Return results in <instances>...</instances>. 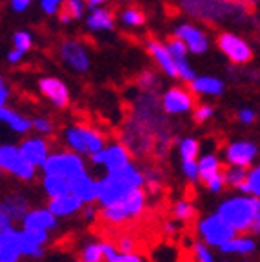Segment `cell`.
Returning <instances> with one entry per match:
<instances>
[{
  "mask_svg": "<svg viewBox=\"0 0 260 262\" xmlns=\"http://www.w3.org/2000/svg\"><path fill=\"white\" fill-rule=\"evenodd\" d=\"M226 90L222 78L213 75H197L195 80L189 84V91L195 97H220Z\"/></svg>",
  "mask_w": 260,
  "mask_h": 262,
  "instance_id": "21",
  "label": "cell"
},
{
  "mask_svg": "<svg viewBox=\"0 0 260 262\" xmlns=\"http://www.w3.org/2000/svg\"><path fill=\"white\" fill-rule=\"evenodd\" d=\"M64 4H66V0H40V9L46 15L53 16L62 11Z\"/></svg>",
  "mask_w": 260,
  "mask_h": 262,
  "instance_id": "46",
  "label": "cell"
},
{
  "mask_svg": "<svg viewBox=\"0 0 260 262\" xmlns=\"http://www.w3.org/2000/svg\"><path fill=\"white\" fill-rule=\"evenodd\" d=\"M260 149L256 142L253 140H233L228 146L224 147V159L229 166H236V168H251L253 162L258 157Z\"/></svg>",
  "mask_w": 260,
  "mask_h": 262,
  "instance_id": "12",
  "label": "cell"
},
{
  "mask_svg": "<svg viewBox=\"0 0 260 262\" xmlns=\"http://www.w3.org/2000/svg\"><path fill=\"white\" fill-rule=\"evenodd\" d=\"M98 180H100V195H98L100 208L117 204L122 199H126L131 191L146 186L144 169L135 166L133 162L127 164L126 168H122L117 173H106Z\"/></svg>",
  "mask_w": 260,
  "mask_h": 262,
  "instance_id": "1",
  "label": "cell"
},
{
  "mask_svg": "<svg viewBox=\"0 0 260 262\" xmlns=\"http://www.w3.org/2000/svg\"><path fill=\"white\" fill-rule=\"evenodd\" d=\"M58 58L75 73H88L91 70V55L80 40L68 38L58 46Z\"/></svg>",
  "mask_w": 260,
  "mask_h": 262,
  "instance_id": "10",
  "label": "cell"
},
{
  "mask_svg": "<svg viewBox=\"0 0 260 262\" xmlns=\"http://www.w3.org/2000/svg\"><path fill=\"white\" fill-rule=\"evenodd\" d=\"M173 38H179L180 42H184L189 55H195V57L207 53L209 46H211V40H209V35H207L206 29H202L197 24H191V22L177 24L173 28Z\"/></svg>",
  "mask_w": 260,
  "mask_h": 262,
  "instance_id": "9",
  "label": "cell"
},
{
  "mask_svg": "<svg viewBox=\"0 0 260 262\" xmlns=\"http://www.w3.org/2000/svg\"><path fill=\"white\" fill-rule=\"evenodd\" d=\"M33 48V35L29 31H16L13 35V49L20 51V53H28Z\"/></svg>",
  "mask_w": 260,
  "mask_h": 262,
  "instance_id": "38",
  "label": "cell"
},
{
  "mask_svg": "<svg viewBox=\"0 0 260 262\" xmlns=\"http://www.w3.org/2000/svg\"><path fill=\"white\" fill-rule=\"evenodd\" d=\"M104 262H146L140 253H122L113 242H104Z\"/></svg>",
  "mask_w": 260,
  "mask_h": 262,
  "instance_id": "30",
  "label": "cell"
},
{
  "mask_svg": "<svg viewBox=\"0 0 260 262\" xmlns=\"http://www.w3.org/2000/svg\"><path fill=\"white\" fill-rule=\"evenodd\" d=\"M180 229V222H177L175 219H171V221H166L162 226V231L166 235H177Z\"/></svg>",
  "mask_w": 260,
  "mask_h": 262,
  "instance_id": "52",
  "label": "cell"
},
{
  "mask_svg": "<svg viewBox=\"0 0 260 262\" xmlns=\"http://www.w3.org/2000/svg\"><path fill=\"white\" fill-rule=\"evenodd\" d=\"M35 0H9V8L15 13H24L31 8V4Z\"/></svg>",
  "mask_w": 260,
  "mask_h": 262,
  "instance_id": "51",
  "label": "cell"
},
{
  "mask_svg": "<svg viewBox=\"0 0 260 262\" xmlns=\"http://www.w3.org/2000/svg\"><path fill=\"white\" fill-rule=\"evenodd\" d=\"M38 91L58 110H64L71 102L68 84L58 77H42L38 80Z\"/></svg>",
  "mask_w": 260,
  "mask_h": 262,
  "instance_id": "14",
  "label": "cell"
},
{
  "mask_svg": "<svg viewBox=\"0 0 260 262\" xmlns=\"http://www.w3.org/2000/svg\"><path fill=\"white\" fill-rule=\"evenodd\" d=\"M239 191L260 199V164H258V166H255V168L249 169V171H248V180H246L244 186H240Z\"/></svg>",
  "mask_w": 260,
  "mask_h": 262,
  "instance_id": "34",
  "label": "cell"
},
{
  "mask_svg": "<svg viewBox=\"0 0 260 262\" xmlns=\"http://www.w3.org/2000/svg\"><path fill=\"white\" fill-rule=\"evenodd\" d=\"M58 22H60L62 26H69L71 22H73V18L68 15V13H64V11H60L58 13Z\"/></svg>",
  "mask_w": 260,
  "mask_h": 262,
  "instance_id": "57",
  "label": "cell"
},
{
  "mask_svg": "<svg viewBox=\"0 0 260 262\" xmlns=\"http://www.w3.org/2000/svg\"><path fill=\"white\" fill-rule=\"evenodd\" d=\"M0 262H2V260H0Z\"/></svg>",
  "mask_w": 260,
  "mask_h": 262,
  "instance_id": "62",
  "label": "cell"
},
{
  "mask_svg": "<svg viewBox=\"0 0 260 262\" xmlns=\"http://www.w3.org/2000/svg\"><path fill=\"white\" fill-rule=\"evenodd\" d=\"M216 215L228 222L236 233H244L249 231L256 215H260V199L251 195L229 196L219 204Z\"/></svg>",
  "mask_w": 260,
  "mask_h": 262,
  "instance_id": "2",
  "label": "cell"
},
{
  "mask_svg": "<svg viewBox=\"0 0 260 262\" xmlns=\"http://www.w3.org/2000/svg\"><path fill=\"white\" fill-rule=\"evenodd\" d=\"M0 175H2V169H0Z\"/></svg>",
  "mask_w": 260,
  "mask_h": 262,
  "instance_id": "59",
  "label": "cell"
},
{
  "mask_svg": "<svg viewBox=\"0 0 260 262\" xmlns=\"http://www.w3.org/2000/svg\"><path fill=\"white\" fill-rule=\"evenodd\" d=\"M22 228L24 229H38V231H51L57 228V217L49 211L48 208H35L26 213L22 219Z\"/></svg>",
  "mask_w": 260,
  "mask_h": 262,
  "instance_id": "20",
  "label": "cell"
},
{
  "mask_svg": "<svg viewBox=\"0 0 260 262\" xmlns=\"http://www.w3.org/2000/svg\"><path fill=\"white\" fill-rule=\"evenodd\" d=\"M204 186H206L207 191H211V193H220L224 188H226V180H224V171L219 173V175L211 177V179H207L206 182H202Z\"/></svg>",
  "mask_w": 260,
  "mask_h": 262,
  "instance_id": "47",
  "label": "cell"
},
{
  "mask_svg": "<svg viewBox=\"0 0 260 262\" xmlns=\"http://www.w3.org/2000/svg\"><path fill=\"white\" fill-rule=\"evenodd\" d=\"M224 4H240L242 0H222Z\"/></svg>",
  "mask_w": 260,
  "mask_h": 262,
  "instance_id": "58",
  "label": "cell"
},
{
  "mask_svg": "<svg viewBox=\"0 0 260 262\" xmlns=\"http://www.w3.org/2000/svg\"><path fill=\"white\" fill-rule=\"evenodd\" d=\"M85 6H88V9H93V8H106L107 2H111V0H84Z\"/></svg>",
  "mask_w": 260,
  "mask_h": 262,
  "instance_id": "55",
  "label": "cell"
},
{
  "mask_svg": "<svg viewBox=\"0 0 260 262\" xmlns=\"http://www.w3.org/2000/svg\"><path fill=\"white\" fill-rule=\"evenodd\" d=\"M146 51L155 60L157 68L160 70V73L166 75L167 78H173V80L179 78V75H177V62H175V58L169 55V51H167L166 42L151 38V40H147V44H146Z\"/></svg>",
  "mask_w": 260,
  "mask_h": 262,
  "instance_id": "15",
  "label": "cell"
},
{
  "mask_svg": "<svg viewBox=\"0 0 260 262\" xmlns=\"http://www.w3.org/2000/svg\"><path fill=\"white\" fill-rule=\"evenodd\" d=\"M71 193L77 196L78 201L84 202L85 206L98 202V195H100V180L93 179L91 175H82L71 182Z\"/></svg>",
  "mask_w": 260,
  "mask_h": 262,
  "instance_id": "18",
  "label": "cell"
},
{
  "mask_svg": "<svg viewBox=\"0 0 260 262\" xmlns=\"http://www.w3.org/2000/svg\"><path fill=\"white\" fill-rule=\"evenodd\" d=\"M18 149L24 155V159L28 160L31 166L35 168H44L46 160L51 155V146H49L48 139L40 135H33L26 137L20 144H18Z\"/></svg>",
  "mask_w": 260,
  "mask_h": 262,
  "instance_id": "13",
  "label": "cell"
},
{
  "mask_svg": "<svg viewBox=\"0 0 260 262\" xmlns=\"http://www.w3.org/2000/svg\"><path fill=\"white\" fill-rule=\"evenodd\" d=\"M182 175L189 182H199V160H182Z\"/></svg>",
  "mask_w": 260,
  "mask_h": 262,
  "instance_id": "44",
  "label": "cell"
},
{
  "mask_svg": "<svg viewBox=\"0 0 260 262\" xmlns=\"http://www.w3.org/2000/svg\"><path fill=\"white\" fill-rule=\"evenodd\" d=\"M159 82H160V77H159V73H155V71H149V70H146V71H142L140 73V77H138V88L142 91H146V93H149V91H153L155 88L159 86Z\"/></svg>",
  "mask_w": 260,
  "mask_h": 262,
  "instance_id": "40",
  "label": "cell"
},
{
  "mask_svg": "<svg viewBox=\"0 0 260 262\" xmlns=\"http://www.w3.org/2000/svg\"><path fill=\"white\" fill-rule=\"evenodd\" d=\"M62 140L69 151L80 157H91L106 147V137L88 124H69L62 131Z\"/></svg>",
  "mask_w": 260,
  "mask_h": 262,
  "instance_id": "3",
  "label": "cell"
},
{
  "mask_svg": "<svg viewBox=\"0 0 260 262\" xmlns=\"http://www.w3.org/2000/svg\"><path fill=\"white\" fill-rule=\"evenodd\" d=\"M171 213H173V219H175L177 222H184V224H187V222L195 221L197 208L193 206L191 201L182 199V201H177L175 204H173V209H171Z\"/></svg>",
  "mask_w": 260,
  "mask_h": 262,
  "instance_id": "31",
  "label": "cell"
},
{
  "mask_svg": "<svg viewBox=\"0 0 260 262\" xmlns=\"http://www.w3.org/2000/svg\"><path fill=\"white\" fill-rule=\"evenodd\" d=\"M249 233H253V235H260V215H256L255 221H253V224L249 226Z\"/></svg>",
  "mask_w": 260,
  "mask_h": 262,
  "instance_id": "56",
  "label": "cell"
},
{
  "mask_svg": "<svg viewBox=\"0 0 260 262\" xmlns=\"http://www.w3.org/2000/svg\"><path fill=\"white\" fill-rule=\"evenodd\" d=\"M62 11L68 13L73 20H80L85 16V11H88V6H85L84 0H66L64 8Z\"/></svg>",
  "mask_w": 260,
  "mask_h": 262,
  "instance_id": "36",
  "label": "cell"
},
{
  "mask_svg": "<svg viewBox=\"0 0 260 262\" xmlns=\"http://www.w3.org/2000/svg\"><path fill=\"white\" fill-rule=\"evenodd\" d=\"M13 228V221L11 217H9L8 213H6V209L2 208V204H0V237L8 231V229Z\"/></svg>",
  "mask_w": 260,
  "mask_h": 262,
  "instance_id": "50",
  "label": "cell"
},
{
  "mask_svg": "<svg viewBox=\"0 0 260 262\" xmlns=\"http://www.w3.org/2000/svg\"><path fill=\"white\" fill-rule=\"evenodd\" d=\"M146 206H147V193L144 188H140L131 191L126 199H122L117 204L107 206V208H100L98 217H100L102 222H106L110 226H122L140 217L146 211Z\"/></svg>",
  "mask_w": 260,
  "mask_h": 262,
  "instance_id": "4",
  "label": "cell"
},
{
  "mask_svg": "<svg viewBox=\"0 0 260 262\" xmlns=\"http://www.w3.org/2000/svg\"><path fill=\"white\" fill-rule=\"evenodd\" d=\"M0 122L4 124V126H8L9 131H13L15 135H28L29 131H33L31 119L9 106L0 110Z\"/></svg>",
  "mask_w": 260,
  "mask_h": 262,
  "instance_id": "24",
  "label": "cell"
},
{
  "mask_svg": "<svg viewBox=\"0 0 260 262\" xmlns=\"http://www.w3.org/2000/svg\"><path fill=\"white\" fill-rule=\"evenodd\" d=\"M31 127H33V131L40 137H49L55 133V124L49 117H37V119H31Z\"/></svg>",
  "mask_w": 260,
  "mask_h": 262,
  "instance_id": "37",
  "label": "cell"
},
{
  "mask_svg": "<svg viewBox=\"0 0 260 262\" xmlns=\"http://www.w3.org/2000/svg\"><path fill=\"white\" fill-rule=\"evenodd\" d=\"M131 164V151L124 142H111L104 147V166L106 173H117Z\"/></svg>",
  "mask_w": 260,
  "mask_h": 262,
  "instance_id": "17",
  "label": "cell"
},
{
  "mask_svg": "<svg viewBox=\"0 0 260 262\" xmlns=\"http://www.w3.org/2000/svg\"><path fill=\"white\" fill-rule=\"evenodd\" d=\"M75 262H82V260H75Z\"/></svg>",
  "mask_w": 260,
  "mask_h": 262,
  "instance_id": "60",
  "label": "cell"
},
{
  "mask_svg": "<svg viewBox=\"0 0 260 262\" xmlns=\"http://www.w3.org/2000/svg\"><path fill=\"white\" fill-rule=\"evenodd\" d=\"M219 250L226 255H249L256 250V242L251 237H233Z\"/></svg>",
  "mask_w": 260,
  "mask_h": 262,
  "instance_id": "27",
  "label": "cell"
},
{
  "mask_svg": "<svg viewBox=\"0 0 260 262\" xmlns=\"http://www.w3.org/2000/svg\"><path fill=\"white\" fill-rule=\"evenodd\" d=\"M160 107L171 117L193 113L195 110V95L184 86H173L166 90L160 97Z\"/></svg>",
  "mask_w": 260,
  "mask_h": 262,
  "instance_id": "11",
  "label": "cell"
},
{
  "mask_svg": "<svg viewBox=\"0 0 260 262\" xmlns=\"http://www.w3.org/2000/svg\"><path fill=\"white\" fill-rule=\"evenodd\" d=\"M222 262H229V260H222Z\"/></svg>",
  "mask_w": 260,
  "mask_h": 262,
  "instance_id": "61",
  "label": "cell"
},
{
  "mask_svg": "<svg viewBox=\"0 0 260 262\" xmlns=\"http://www.w3.org/2000/svg\"><path fill=\"white\" fill-rule=\"evenodd\" d=\"M115 15L107 8H93L85 15V28L91 33H110L115 29Z\"/></svg>",
  "mask_w": 260,
  "mask_h": 262,
  "instance_id": "19",
  "label": "cell"
},
{
  "mask_svg": "<svg viewBox=\"0 0 260 262\" xmlns=\"http://www.w3.org/2000/svg\"><path fill=\"white\" fill-rule=\"evenodd\" d=\"M0 204H2L6 213L11 217V221L16 222L26 217V213L29 211V204H31V202H29V199L24 193L11 191V193H8V195L0 196Z\"/></svg>",
  "mask_w": 260,
  "mask_h": 262,
  "instance_id": "23",
  "label": "cell"
},
{
  "mask_svg": "<svg viewBox=\"0 0 260 262\" xmlns=\"http://www.w3.org/2000/svg\"><path fill=\"white\" fill-rule=\"evenodd\" d=\"M177 75H179V80L186 82V84H191L197 78V71L193 68V64L189 60H177Z\"/></svg>",
  "mask_w": 260,
  "mask_h": 262,
  "instance_id": "42",
  "label": "cell"
},
{
  "mask_svg": "<svg viewBox=\"0 0 260 262\" xmlns=\"http://www.w3.org/2000/svg\"><path fill=\"white\" fill-rule=\"evenodd\" d=\"M248 171L246 168H236V166H228L224 169V180H226V186H231V188L239 189L240 186L246 184L248 180Z\"/></svg>",
  "mask_w": 260,
  "mask_h": 262,
  "instance_id": "33",
  "label": "cell"
},
{
  "mask_svg": "<svg viewBox=\"0 0 260 262\" xmlns=\"http://www.w3.org/2000/svg\"><path fill=\"white\" fill-rule=\"evenodd\" d=\"M118 22L127 29H137L146 24V15L138 8L127 6V8H124L122 11L118 13Z\"/></svg>",
  "mask_w": 260,
  "mask_h": 262,
  "instance_id": "29",
  "label": "cell"
},
{
  "mask_svg": "<svg viewBox=\"0 0 260 262\" xmlns=\"http://www.w3.org/2000/svg\"><path fill=\"white\" fill-rule=\"evenodd\" d=\"M98 211H100V209H97L93 204H88L82 208V217H84L85 221H91V219L98 217Z\"/></svg>",
  "mask_w": 260,
  "mask_h": 262,
  "instance_id": "54",
  "label": "cell"
},
{
  "mask_svg": "<svg viewBox=\"0 0 260 262\" xmlns=\"http://www.w3.org/2000/svg\"><path fill=\"white\" fill-rule=\"evenodd\" d=\"M82 262H104V242H90L82 250Z\"/></svg>",
  "mask_w": 260,
  "mask_h": 262,
  "instance_id": "35",
  "label": "cell"
},
{
  "mask_svg": "<svg viewBox=\"0 0 260 262\" xmlns=\"http://www.w3.org/2000/svg\"><path fill=\"white\" fill-rule=\"evenodd\" d=\"M42 189L48 195L49 201L53 199H60V196L71 195V182L64 179H58V177H42Z\"/></svg>",
  "mask_w": 260,
  "mask_h": 262,
  "instance_id": "26",
  "label": "cell"
},
{
  "mask_svg": "<svg viewBox=\"0 0 260 262\" xmlns=\"http://www.w3.org/2000/svg\"><path fill=\"white\" fill-rule=\"evenodd\" d=\"M236 120H239L242 126H251L256 120V111L253 110V107H242V110H239V113H236Z\"/></svg>",
  "mask_w": 260,
  "mask_h": 262,
  "instance_id": "48",
  "label": "cell"
},
{
  "mask_svg": "<svg viewBox=\"0 0 260 262\" xmlns=\"http://www.w3.org/2000/svg\"><path fill=\"white\" fill-rule=\"evenodd\" d=\"M115 248H117L118 251H122V253H137V238L133 237L131 233H122L118 235V237H115Z\"/></svg>",
  "mask_w": 260,
  "mask_h": 262,
  "instance_id": "39",
  "label": "cell"
},
{
  "mask_svg": "<svg viewBox=\"0 0 260 262\" xmlns=\"http://www.w3.org/2000/svg\"><path fill=\"white\" fill-rule=\"evenodd\" d=\"M216 46H219L220 53L228 58L231 64L244 66L251 62L253 58V48L244 37H240L236 33L224 31L216 37Z\"/></svg>",
  "mask_w": 260,
  "mask_h": 262,
  "instance_id": "8",
  "label": "cell"
},
{
  "mask_svg": "<svg viewBox=\"0 0 260 262\" xmlns=\"http://www.w3.org/2000/svg\"><path fill=\"white\" fill-rule=\"evenodd\" d=\"M0 169L18 179L20 182H31L37 175V168L24 159L18 146L9 142L0 146Z\"/></svg>",
  "mask_w": 260,
  "mask_h": 262,
  "instance_id": "6",
  "label": "cell"
},
{
  "mask_svg": "<svg viewBox=\"0 0 260 262\" xmlns=\"http://www.w3.org/2000/svg\"><path fill=\"white\" fill-rule=\"evenodd\" d=\"M84 202H80L77 196L71 193V195L60 196V199H53L49 201L48 209L53 213L55 217H69V215H75V213L82 211L84 208Z\"/></svg>",
  "mask_w": 260,
  "mask_h": 262,
  "instance_id": "25",
  "label": "cell"
},
{
  "mask_svg": "<svg viewBox=\"0 0 260 262\" xmlns=\"http://www.w3.org/2000/svg\"><path fill=\"white\" fill-rule=\"evenodd\" d=\"M222 173V162H220L219 155L215 153H204L199 159V177L200 182H206L207 179Z\"/></svg>",
  "mask_w": 260,
  "mask_h": 262,
  "instance_id": "28",
  "label": "cell"
},
{
  "mask_svg": "<svg viewBox=\"0 0 260 262\" xmlns=\"http://www.w3.org/2000/svg\"><path fill=\"white\" fill-rule=\"evenodd\" d=\"M191 115H193V120H195L197 124H204L215 117V107H213L211 104L202 102V104H199V106H195V110H193Z\"/></svg>",
  "mask_w": 260,
  "mask_h": 262,
  "instance_id": "43",
  "label": "cell"
},
{
  "mask_svg": "<svg viewBox=\"0 0 260 262\" xmlns=\"http://www.w3.org/2000/svg\"><path fill=\"white\" fill-rule=\"evenodd\" d=\"M22 257L20 246V229H8L0 237V260L2 262H18Z\"/></svg>",
  "mask_w": 260,
  "mask_h": 262,
  "instance_id": "22",
  "label": "cell"
},
{
  "mask_svg": "<svg viewBox=\"0 0 260 262\" xmlns=\"http://www.w3.org/2000/svg\"><path fill=\"white\" fill-rule=\"evenodd\" d=\"M49 241L48 231H38V229H20V246L22 257L40 258L44 257V246Z\"/></svg>",
  "mask_w": 260,
  "mask_h": 262,
  "instance_id": "16",
  "label": "cell"
},
{
  "mask_svg": "<svg viewBox=\"0 0 260 262\" xmlns=\"http://www.w3.org/2000/svg\"><path fill=\"white\" fill-rule=\"evenodd\" d=\"M42 171L48 177H58V179L73 182L75 179L85 175L88 168H85L84 157L69 151V149H60V151H51Z\"/></svg>",
  "mask_w": 260,
  "mask_h": 262,
  "instance_id": "5",
  "label": "cell"
},
{
  "mask_svg": "<svg viewBox=\"0 0 260 262\" xmlns=\"http://www.w3.org/2000/svg\"><path fill=\"white\" fill-rule=\"evenodd\" d=\"M193 255H195L197 262H215V257H213V253L204 242H195L193 244Z\"/></svg>",
  "mask_w": 260,
  "mask_h": 262,
  "instance_id": "45",
  "label": "cell"
},
{
  "mask_svg": "<svg viewBox=\"0 0 260 262\" xmlns=\"http://www.w3.org/2000/svg\"><path fill=\"white\" fill-rule=\"evenodd\" d=\"M166 48L167 51H169V55L177 60H186L187 57H189V51H187L186 44L184 42H180L179 38H169V40H166Z\"/></svg>",
  "mask_w": 260,
  "mask_h": 262,
  "instance_id": "41",
  "label": "cell"
},
{
  "mask_svg": "<svg viewBox=\"0 0 260 262\" xmlns=\"http://www.w3.org/2000/svg\"><path fill=\"white\" fill-rule=\"evenodd\" d=\"M197 233L202 238L204 244L213 246V248H220L228 241H231L233 237H236L235 229L226 221H222L216 213L200 219L199 224H197Z\"/></svg>",
  "mask_w": 260,
  "mask_h": 262,
  "instance_id": "7",
  "label": "cell"
},
{
  "mask_svg": "<svg viewBox=\"0 0 260 262\" xmlns=\"http://www.w3.org/2000/svg\"><path fill=\"white\" fill-rule=\"evenodd\" d=\"M9 97H11V90H9V86H8V82H6V78L2 77V75H0V110L8 106Z\"/></svg>",
  "mask_w": 260,
  "mask_h": 262,
  "instance_id": "49",
  "label": "cell"
},
{
  "mask_svg": "<svg viewBox=\"0 0 260 262\" xmlns=\"http://www.w3.org/2000/svg\"><path fill=\"white\" fill-rule=\"evenodd\" d=\"M179 155L182 160H197L200 155V142L195 137H184V139H180Z\"/></svg>",
  "mask_w": 260,
  "mask_h": 262,
  "instance_id": "32",
  "label": "cell"
},
{
  "mask_svg": "<svg viewBox=\"0 0 260 262\" xmlns=\"http://www.w3.org/2000/svg\"><path fill=\"white\" fill-rule=\"evenodd\" d=\"M6 60H8L11 66L20 64V62L24 60V53H20V51H16V49H11V51H8V57H6Z\"/></svg>",
  "mask_w": 260,
  "mask_h": 262,
  "instance_id": "53",
  "label": "cell"
}]
</instances>
